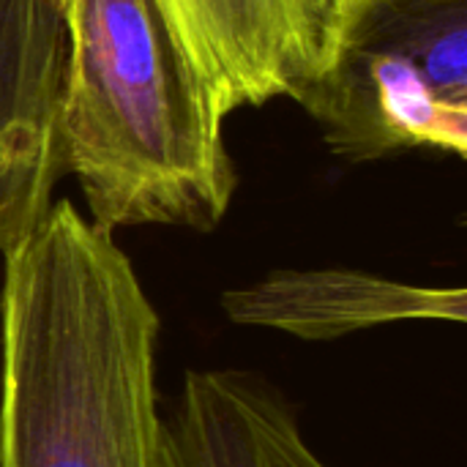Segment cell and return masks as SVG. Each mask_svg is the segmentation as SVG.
Returning <instances> with one entry per match:
<instances>
[{
    "instance_id": "obj_4",
    "label": "cell",
    "mask_w": 467,
    "mask_h": 467,
    "mask_svg": "<svg viewBox=\"0 0 467 467\" xmlns=\"http://www.w3.org/2000/svg\"><path fill=\"white\" fill-rule=\"evenodd\" d=\"M216 115L290 96L301 104L334 55L304 0H159Z\"/></svg>"
},
{
    "instance_id": "obj_5",
    "label": "cell",
    "mask_w": 467,
    "mask_h": 467,
    "mask_svg": "<svg viewBox=\"0 0 467 467\" xmlns=\"http://www.w3.org/2000/svg\"><path fill=\"white\" fill-rule=\"evenodd\" d=\"M63 22L57 0H0V254L49 211L57 140Z\"/></svg>"
},
{
    "instance_id": "obj_8",
    "label": "cell",
    "mask_w": 467,
    "mask_h": 467,
    "mask_svg": "<svg viewBox=\"0 0 467 467\" xmlns=\"http://www.w3.org/2000/svg\"><path fill=\"white\" fill-rule=\"evenodd\" d=\"M304 3L317 16V22L328 30V36L334 38V49H337V41L342 36V25H345V16H348L345 0H304Z\"/></svg>"
},
{
    "instance_id": "obj_2",
    "label": "cell",
    "mask_w": 467,
    "mask_h": 467,
    "mask_svg": "<svg viewBox=\"0 0 467 467\" xmlns=\"http://www.w3.org/2000/svg\"><path fill=\"white\" fill-rule=\"evenodd\" d=\"M63 79L57 140L88 219L211 233L238 172L194 66L159 0H57Z\"/></svg>"
},
{
    "instance_id": "obj_1",
    "label": "cell",
    "mask_w": 467,
    "mask_h": 467,
    "mask_svg": "<svg viewBox=\"0 0 467 467\" xmlns=\"http://www.w3.org/2000/svg\"><path fill=\"white\" fill-rule=\"evenodd\" d=\"M161 317L68 200L3 254L0 467H159Z\"/></svg>"
},
{
    "instance_id": "obj_9",
    "label": "cell",
    "mask_w": 467,
    "mask_h": 467,
    "mask_svg": "<svg viewBox=\"0 0 467 467\" xmlns=\"http://www.w3.org/2000/svg\"><path fill=\"white\" fill-rule=\"evenodd\" d=\"M358 3H361V0H345V8L350 11V8H353V5H358ZM345 19H348V16H345Z\"/></svg>"
},
{
    "instance_id": "obj_3",
    "label": "cell",
    "mask_w": 467,
    "mask_h": 467,
    "mask_svg": "<svg viewBox=\"0 0 467 467\" xmlns=\"http://www.w3.org/2000/svg\"><path fill=\"white\" fill-rule=\"evenodd\" d=\"M331 153H467V0H361L301 99Z\"/></svg>"
},
{
    "instance_id": "obj_7",
    "label": "cell",
    "mask_w": 467,
    "mask_h": 467,
    "mask_svg": "<svg viewBox=\"0 0 467 467\" xmlns=\"http://www.w3.org/2000/svg\"><path fill=\"white\" fill-rule=\"evenodd\" d=\"M159 467H328L293 402L246 369H189L161 408Z\"/></svg>"
},
{
    "instance_id": "obj_6",
    "label": "cell",
    "mask_w": 467,
    "mask_h": 467,
    "mask_svg": "<svg viewBox=\"0 0 467 467\" xmlns=\"http://www.w3.org/2000/svg\"><path fill=\"white\" fill-rule=\"evenodd\" d=\"M230 323L274 328L304 342H331L408 320H467L465 287H424L353 268L274 271L222 293Z\"/></svg>"
}]
</instances>
